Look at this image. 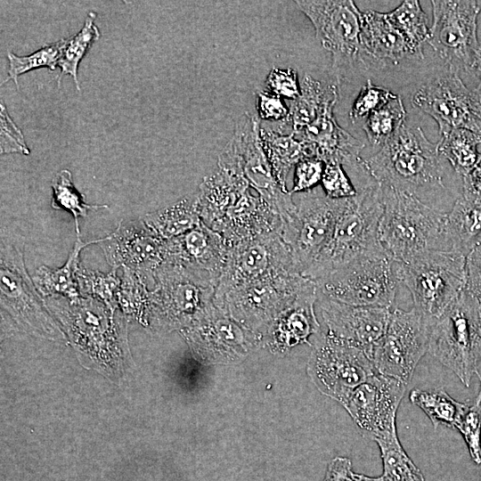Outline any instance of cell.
I'll return each instance as SVG.
<instances>
[{"label":"cell","instance_id":"cell-1","mask_svg":"<svg viewBox=\"0 0 481 481\" xmlns=\"http://www.w3.org/2000/svg\"><path fill=\"white\" fill-rule=\"evenodd\" d=\"M363 169L378 183L419 197L444 188V171L436 143L419 126L405 123L373 156L361 159Z\"/></svg>","mask_w":481,"mask_h":481},{"label":"cell","instance_id":"cell-2","mask_svg":"<svg viewBox=\"0 0 481 481\" xmlns=\"http://www.w3.org/2000/svg\"><path fill=\"white\" fill-rule=\"evenodd\" d=\"M382 190L383 211L379 240L391 259L406 263L426 251L450 250L445 229L446 212L413 194L385 186Z\"/></svg>","mask_w":481,"mask_h":481},{"label":"cell","instance_id":"cell-3","mask_svg":"<svg viewBox=\"0 0 481 481\" xmlns=\"http://www.w3.org/2000/svg\"><path fill=\"white\" fill-rule=\"evenodd\" d=\"M356 191V195L346 198L329 242L301 273L303 276L316 281L362 255L385 251L379 240L382 186L375 182Z\"/></svg>","mask_w":481,"mask_h":481},{"label":"cell","instance_id":"cell-4","mask_svg":"<svg viewBox=\"0 0 481 481\" xmlns=\"http://www.w3.org/2000/svg\"><path fill=\"white\" fill-rule=\"evenodd\" d=\"M467 257L452 250H430L396 263L400 281L414 308L431 321L440 317L466 287Z\"/></svg>","mask_w":481,"mask_h":481},{"label":"cell","instance_id":"cell-5","mask_svg":"<svg viewBox=\"0 0 481 481\" xmlns=\"http://www.w3.org/2000/svg\"><path fill=\"white\" fill-rule=\"evenodd\" d=\"M481 304L464 289L430 330L428 352L469 387L481 360Z\"/></svg>","mask_w":481,"mask_h":481},{"label":"cell","instance_id":"cell-6","mask_svg":"<svg viewBox=\"0 0 481 481\" xmlns=\"http://www.w3.org/2000/svg\"><path fill=\"white\" fill-rule=\"evenodd\" d=\"M217 281L210 275L164 262L153 272L151 315L167 328H187L214 305Z\"/></svg>","mask_w":481,"mask_h":481},{"label":"cell","instance_id":"cell-7","mask_svg":"<svg viewBox=\"0 0 481 481\" xmlns=\"http://www.w3.org/2000/svg\"><path fill=\"white\" fill-rule=\"evenodd\" d=\"M319 294L359 306L393 309L400 284L395 262L386 251L362 255L315 281Z\"/></svg>","mask_w":481,"mask_h":481},{"label":"cell","instance_id":"cell-8","mask_svg":"<svg viewBox=\"0 0 481 481\" xmlns=\"http://www.w3.org/2000/svg\"><path fill=\"white\" fill-rule=\"evenodd\" d=\"M313 280L289 272L233 288L215 306L249 331L262 337L273 321Z\"/></svg>","mask_w":481,"mask_h":481},{"label":"cell","instance_id":"cell-9","mask_svg":"<svg viewBox=\"0 0 481 481\" xmlns=\"http://www.w3.org/2000/svg\"><path fill=\"white\" fill-rule=\"evenodd\" d=\"M312 22L316 38L332 55V69L338 84L347 69L362 61V12L354 1H295Z\"/></svg>","mask_w":481,"mask_h":481},{"label":"cell","instance_id":"cell-10","mask_svg":"<svg viewBox=\"0 0 481 481\" xmlns=\"http://www.w3.org/2000/svg\"><path fill=\"white\" fill-rule=\"evenodd\" d=\"M433 24L428 44L449 70L471 71L481 56L477 1H431Z\"/></svg>","mask_w":481,"mask_h":481},{"label":"cell","instance_id":"cell-11","mask_svg":"<svg viewBox=\"0 0 481 481\" xmlns=\"http://www.w3.org/2000/svg\"><path fill=\"white\" fill-rule=\"evenodd\" d=\"M306 369L318 390L341 404L359 385L377 373L372 360L363 351L327 332L316 336Z\"/></svg>","mask_w":481,"mask_h":481},{"label":"cell","instance_id":"cell-12","mask_svg":"<svg viewBox=\"0 0 481 481\" xmlns=\"http://www.w3.org/2000/svg\"><path fill=\"white\" fill-rule=\"evenodd\" d=\"M433 322L414 307L410 311L394 307L371 357L376 371L408 385L419 362L428 352Z\"/></svg>","mask_w":481,"mask_h":481},{"label":"cell","instance_id":"cell-13","mask_svg":"<svg viewBox=\"0 0 481 481\" xmlns=\"http://www.w3.org/2000/svg\"><path fill=\"white\" fill-rule=\"evenodd\" d=\"M346 199H331L316 190L299 198L293 221L280 228L290 250L295 272L302 273L329 242Z\"/></svg>","mask_w":481,"mask_h":481},{"label":"cell","instance_id":"cell-14","mask_svg":"<svg viewBox=\"0 0 481 481\" xmlns=\"http://www.w3.org/2000/svg\"><path fill=\"white\" fill-rule=\"evenodd\" d=\"M289 272H295L291 254L280 230L239 241L229 247L214 298L238 286Z\"/></svg>","mask_w":481,"mask_h":481},{"label":"cell","instance_id":"cell-15","mask_svg":"<svg viewBox=\"0 0 481 481\" xmlns=\"http://www.w3.org/2000/svg\"><path fill=\"white\" fill-rule=\"evenodd\" d=\"M412 105L436 121L440 135L464 128L481 136V93L468 88L455 71L448 69L423 84Z\"/></svg>","mask_w":481,"mask_h":481},{"label":"cell","instance_id":"cell-16","mask_svg":"<svg viewBox=\"0 0 481 481\" xmlns=\"http://www.w3.org/2000/svg\"><path fill=\"white\" fill-rule=\"evenodd\" d=\"M261 124L257 116L246 112L236 124L230 140L238 154L240 167L249 184L257 195L280 216L281 225L295 218L297 205L289 192L279 184L263 148Z\"/></svg>","mask_w":481,"mask_h":481},{"label":"cell","instance_id":"cell-17","mask_svg":"<svg viewBox=\"0 0 481 481\" xmlns=\"http://www.w3.org/2000/svg\"><path fill=\"white\" fill-rule=\"evenodd\" d=\"M406 386L377 372L359 385L342 406L366 439L377 442L397 436L396 414Z\"/></svg>","mask_w":481,"mask_h":481},{"label":"cell","instance_id":"cell-18","mask_svg":"<svg viewBox=\"0 0 481 481\" xmlns=\"http://www.w3.org/2000/svg\"><path fill=\"white\" fill-rule=\"evenodd\" d=\"M37 291L26 270L21 249L17 246L1 243L2 306L31 330L48 337H54L58 329L46 312Z\"/></svg>","mask_w":481,"mask_h":481},{"label":"cell","instance_id":"cell-19","mask_svg":"<svg viewBox=\"0 0 481 481\" xmlns=\"http://www.w3.org/2000/svg\"><path fill=\"white\" fill-rule=\"evenodd\" d=\"M183 334L194 353L213 363H239L262 346L261 336L243 328L215 304Z\"/></svg>","mask_w":481,"mask_h":481},{"label":"cell","instance_id":"cell-20","mask_svg":"<svg viewBox=\"0 0 481 481\" xmlns=\"http://www.w3.org/2000/svg\"><path fill=\"white\" fill-rule=\"evenodd\" d=\"M318 301L327 333L363 351L371 359L382 338L392 309L340 303L318 292Z\"/></svg>","mask_w":481,"mask_h":481},{"label":"cell","instance_id":"cell-21","mask_svg":"<svg viewBox=\"0 0 481 481\" xmlns=\"http://www.w3.org/2000/svg\"><path fill=\"white\" fill-rule=\"evenodd\" d=\"M107 263L141 272L153 277V272L165 262L166 240L157 236L142 218L120 222L101 242Z\"/></svg>","mask_w":481,"mask_h":481},{"label":"cell","instance_id":"cell-22","mask_svg":"<svg viewBox=\"0 0 481 481\" xmlns=\"http://www.w3.org/2000/svg\"><path fill=\"white\" fill-rule=\"evenodd\" d=\"M318 287L313 281L273 321L263 336L262 346L277 355H284L292 347L309 343V338L319 335L320 323L314 312Z\"/></svg>","mask_w":481,"mask_h":481},{"label":"cell","instance_id":"cell-23","mask_svg":"<svg viewBox=\"0 0 481 481\" xmlns=\"http://www.w3.org/2000/svg\"><path fill=\"white\" fill-rule=\"evenodd\" d=\"M228 249L224 238L201 221L189 232L166 240L165 262L207 273L218 283Z\"/></svg>","mask_w":481,"mask_h":481},{"label":"cell","instance_id":"cell-24","mask_svg":"<svg viewBox=\"0 0 481 481\" xmlns=\"http://www.w3.org/2000/svg\"><path fill=\"white\" fill-rule=\"evenodd\" d=\"M336 103L327 104L312 123L294 135L306 142L312 148L314 158L324 164L337 162L351 168H361L360 152L365 144L337 123L333 115Z\"/></svg>","mask_w":481,"mask_h":481},{"label":"cell","instance_id":"cell-25","mask_svg":"<svg viewBox=\"0 0 481 481\" xmlns=\"http://www.w3.org/2000/svg\"><path fill=\"white\" fill-rule=\"evenodd\" d=\"M362 53L397 64L412 51L402 35L390 24L386 14L375 11L362 12Z\"/></svg>","mask_w":481,"mask_h":481},{"label":"cell","instance_id":"cell-26","mask_svg":"<svg viewBox=\"0 0 481 481\" xmlns=\"http://www.w3.org/2000/svg\"><path fill=\"white\" fill-rule=\"evenodd\" d=\"M260 136L279 184L285 192H289L286 187L289 172L301 159L314 158L312 148L297 138L292 132H285L282 124L277 128L261 127Z\"/></svg>","mask_w":481,"mask_h":481},{"label":"cell","instance_id":"cell-27","mask_svg":"<svg viewBox=\"0 0 481 481\" xmlns=\"http://www.w3.org/2000/svg\"><path fill=\"white\" fill-rule=\"evenodd\" d=\"M450 250L468 257L481 244V201L457 199L445 223Z\"/></svg>","mask_w":481,"mask_h":481},{"label":"cell","instance_id":"cell-28","mask_svg":"<svg viewBox=\"0 0 481 481\" xmlns=\"http://www.w3.org/2000/svg\"><path fill=\"white\" fill-rule=\"evenodd\" d=\"M300 87V95L291 101L285 119L295 135L312 123L327 104L338 100L337 85H325L308 74L303 78Z\"/></svg>","mask_w":481,"mask_h":481},{"label":"cell","instance_id":"cell-29","mask_svg":"<svg viewBox=\"0 0 481 481\" xmlns=\"http://www.w3.org/2000/svg\"><path fill=\"white\" fill-rule=\"evenodd\" d=\"M102 239L90 241H82L79 234L73 249L70 251L67 262L58 269H50L42 265L38 267L32 278L37 290L45 297L61 296L69 299L79 297V289L77 281V273L79 269V253L86 246L94 243H101Z\"/></svg>","mask_w":481,"mask_h":481},{"label":"cell","instance_id":"cell-30","mask_svg":"<svg viewBox=\"0 0 481 481\" xmlns=\"http://www.w3.org/2000/svg\"><path fill=\"white\" fill-rule=\"evenodd\" d=\"M142 219L164 240L178 237L195 228L201 222L197 192L164 208L146 214Z\"/></svg>","mask_w":481,"mask_h":481},{"label":"cell","instance_id":"cell-31","mask_svg":"<svg viewBox=\"0 0 481 481\" xmlns=\"http://www.w3.org/2000/svg\"><path fill=\"white\" fill-rule=\"evenodd\" d=\"M479 143V135L468 129L455 128L440 135V140L436 143L437 152L463 177L481 160V153L477 151Z\"/></svg>","mask_w":481,"mask_h":481},{"label":"cell","instance_id":"cell-32","mask_svg":"<svg viewBox=\"0 0 481 481\" xmlns=\"http://www.w3.org/2000/svg\"><path fill=\"white\" fill-rule=\"evenodd\" d=\"M409 399L425 412L436 429L440 426L456 428L467 405V403L454 400L441 387L427 390L413 388Z\"/></svg>","mask_w":481,"mask_h":481},{"label":"cell","instance_id":"cell-33","mask_svg":"<svg viewBox=\"0 0 481 481\" xmlns=\"http://www.w3.org/2000/svg\"><path fill=\"white\" fill-rule=\"evenodd\" d=\"M385 14L404 38L412 53L423 58L422 45L428 40L430 29L420 3L416 0L403 1L395 10Z\"/></svg>","mask_w":481,"mask_h":481},{"label":"cell","instance_id":"cell-34","mask_svg":"<svg viewBox=\"0 0 481 481\" xmlns=\"http://www.w3.org/2000/svg\"><path fill=\"white\" fill-rule=\"evenodd\" d=\"M405 118L406 111L403 100L400 95L395 94L367 117L363 129L373 146H382L406 123Z\"/></svg>","mask_w":481,"mask_h":481},{"label":"cell","instance_id":"cell-35","mask_svg":"<svg viewBox=\"0 0 481 481\" xmlns=\"http://www.w3.org/2000/svg\"><path fill=\"white\" fill-rule=\"evenodd\" d=\"M383 464V481H426L420 469L403 448L398 435L376 442Z\"/></svg>","mask_w":481,"mask_h":481},{"label":"cell","instance_id":"cell-36","mask_svg":"<svg viewBox=\"0 0 481 481\" xmlns=\"http://www.w3.org/2000/svg\"><path fill=\"white\" fill-rule=\"evenodd\" d=\"M96 16L97 14L94 12H90L80 31L67 39L65 49L58 64L61 69L57 82L59 87L61 77L68 74L73 77L77 89L80 90L77 78L78 63L93 44L100 37V31L97 26L94 25Z\"/></svg>","mask_w":481,"mask_h":481},{"label":"cell","instance_id":"cell-37","mask_svg":"<svg viewBox=\"0 0 481 481\" xmlns=\"http://www.w3.org/2000/svg\"><path fill=\"white\" fill-rule=\"evenodd\" d=\"M53 198L51 206L54 209H66L72 213L76 223V232L79 234L78 217L87 216L88 210L108 208V205H89L85 196L77 192L68 169L59 171L53 179Z\"/></svg>","mask_w":481,"mask_h":481},{"label":"cell","instance_id":"cell-38","mask_svg":"<svg viewBox=\"0 0 481 481\" xmlns=\"http://www.w3.org/2000/svg\"><path fill=\"white\" fill-rule=\"evenodd\" d=\"M77 281L80 294L102 301L111 310L117 307L118 292L121 282L117 269L103 273L79 266Z\"/></svg>","mask_w":481,"mask_h":481},{"label":"cell","instance_id":"cell-39","mask_svg":"<svg viewBox=\"0 0 481 481\" xmlns=\"http://www.w3.org/2000/svg\"><path fill=\"white\" fill-rule=\"evenodd\" d=\"M118 292V302L128 310L140 315L151 314V289H148V281L153 282V277L141 272L123 268V275Z\"/></svg>","mask_w":481,"mask_h":481},{"label":"cell","instance_id":"cell-40","mask_svg":"<svg viewBox=\"0 0 481 481\" xmlns=\"http://www.w3.org/2000/svg\"><path fill=\"white\" fill-rule=\"evenodd\" d=\"M66 43L67 39H60L54 43L44 45L39 50L27 56H18L9 52L7 54L9 61V77L6 80L12 79L16 86L19 87L18 77L25 72L41 67H47L51 70L55 69L63 53Z\"/></svg>","mask_w":481,"mask_h":481},{"label":"cell","instance_id":"cell-41","mask_svg":"<svg viewBox=\"0 0 481 481\" xmlns=\"http://www.w3.org/2000/svg\"><path fill=\"white\" fill-rule=\"evenodd\" d=\"M480 380V387L477 395L472 403H467L463 414L461 415L456 429H458L464 438L472 461L477 464H481V376L477 374Z\"/></svg>","mask_w":481,"mask_h":481},{"label":"cell","instance_id":"cell-42","mask_svg":"<svg viewBox=\"0 0 481 481\" xmlns=\"http://www.w3.org/2000/svg\"><path fill=\"white\" fill-rule=\"evenodd\" d=\"M395 96V94L387 88L375 86L371 79H368L353 103L349 112L350 120L355 123L368 117Z\"/></svg>","mask_w":481,"mask_h":481},{"label":"cell","instance_id":"cell-43","mask_svg":"<svg viewBox=\"0 0 481 481\" xmlns=\"http://www.w3.org/2000/svg\"><path fill=\"white\" fill-rule=\"evenodd\" d=\"M321 183L325 195L331 199L350 198L357 193L342 165L337 162L324 164Z\"/></svg>","mask_w":481,"mask_h":481},{"label":"cell","instance_id":"cell-44","mask_svg":"<svg viewBox=\"0 0 481 481\" xmlns=\"http://www.w3.org/2000/svg\"><path fill=\"white\" fill-rule=\"evenodd\" d=\"M267 90L281 98L297 99L300 95L301 87L298 84V74L291 69L273 67L266 79Z\"/></svg>","mask_w":481,"mask_h":481},{"label":"cell","instance_id":"cell-45","mask_svg":"<svg viewBox=\"0 0 481 481\" xmlns=\"http://www.w3.org/2000/svg\"><path fill=\"white\" fill-rule=\"evenodd\" d=\"M1 141L0 149L1 153H21L25 155L29 154V149L28 148L24 136L20 128L14 124L12 118L9 117L5 106L1 102Z\"/></svg>","mask_w":481,"mask_h":481},{"label":"cell","instance_id":"cell-46","mask_svg":"<svg viewBox=\"0 0 481 481\" xmlns=\"http://www.w3.org/2000/svg\"><path fill=\"white\" fill-rule=\"evenodd\" d=\"M324 163L314 158L301 159L295 169L294 185L290 194L298 192H308L321 183Z\"/></svg>","mask_w":481,"mask_h":481},{"label":"cell","instance_id":"cell-47","mask_svg":"<svg viewBox=\"0 0 481 481\" xmlns=\"http://www.w3.org/2000/svg\"><path fill=\"white\" fill-rule=\"evenodd\" d=\"M257 117L264 120H284L289 109L281 97L269 91L257 92Z\"/></svg>","mask_w":481,"mask_h":481},{"label":"cell","instance_id":"cell-48","mask_svg":"<svg viewBox=\"0 0 481 481\" xmlns=\"http://www.w3.org/2000/svg\"><path fill=\"white\" fill-rule=\"evenodd\" d=\"M465 289L481 304V244L467 257Z\"/></svg>","mask_w":481,"mask_h":481},{"label":"cell","instance_id":"cell-49","mask_svg":"<svg viewBox=\"0 0 481 481\" xmlns=\"http://www.w3.org/2000/svg\"><path fill=\"white\" fill-rule=\"evenodd\" d=\"M352 462L346 457H336L328 464L322 481H355Z\"/></svg>","mask_w":481,"mask_h":481},{"label":"cell","instance_id":"cell-50","mask_svg":"<svg viewBox=\"0 0 481 481\" xmlns=\"http://www.w3.org/2000/svg\"><path fill=\"white\" fill-rule=\"evenodd\" d=\"M462 198L469 201H481V160L462 177Z\"/></svg>","mask_w":481,"mask_h":481},{"label":"cell","instance_id":"cell-51","mask_svg":"<svg viewBox=\"0 0 481 481\" xmlns=\"http://www.w3.org/2000/svg\"><path fill=\"white\" fill-rule=\"evenodd\" d=\"M355 481H383L381 477H368L363 474H356L355 475Z\"/></svg>","mask_w":481,"mask_h":481},{"label":"cell","instance_id":"cell-52","mask_svg":"<svg viewBox=\"0 0 481 481\" xmlns=\"http://www.w3.org/2000/svg\"><path fill=\"white\" fill-rule=\"evenodd\" d=\"M475 73L477 74V76L480 78L481 80V56L480 58L478 59V61H477L475 67H474V69Z\"/></svg>","mask_w":481,"mask_h":481},{"label":"cell","instance_id":"cell-53","mask_svg":"<svg viewBox=\"0 0 481 481\" xmlns=\"http://www.w3.org/2000/svg\"><path fill=\"white\" fill-rule=\"evenodd\" d=\"M478 329H479V334L481 336V316H480V319H479V326H478Z\"/></svg>","mask_w":481,"mask_h":481}]
</instances>
